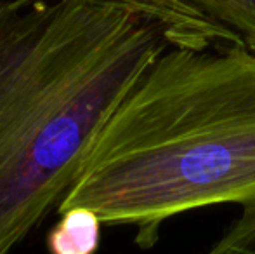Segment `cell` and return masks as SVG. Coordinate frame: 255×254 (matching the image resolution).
<instances>
[{"label":"cell","mask_w":255,"mask_h":254,"mask_svg":"<svg viewBox=\"0 0 255 254\" xmlns=\"http://www.w3.org/2000/svg\"><path fill=\"white\" fill-rule=\"evenodd\" d=\"M205 254H255V207L243 209Z\"/></svg>","instance_id":"obj_5"},{"label":"cell","mask_w":255,"mask_h":254,"mask_svg":"<svg viewBox=\"0 0 255 254\" xmlns=\"http://www.w3.org/2000/svg\"><path fill=\"white\" fill-rule=\"evenodd\" d=\"M170 45L137 0H0V254L59 206Z\"/></svg>","instance_id":"obj_1"},{"label":"cell","mask_w":255,"mask_h":254,"mask_svg":"<svg viewBox=\"0 0 255 254\" xmlns=\"http://www.w3.org/2000/svg\"><path fill=\"white\" fill-rule=\"evenodd\" d=\"M103 221L87 207L61 213L59 221L47 235L51 254H96L101 242Z\"/></svg>","instance_id":"obj_4"},{"label":"cell","mask_w":255,"mask_h":254,"mask_svg":"<svg viewBox=\"0 0 255 254\" xmlns=\"http://www.w3.org/2000/svg\"><path fill=\"white\" fill-rule=\"evenodd\" d=\"M163 23L174 47L240 45L255 52V0H139Z\"/></svg>","instance_id":"obj_3"},{"label":"cell","mask_w":255,"mask_h":254,"mask_svg":"<svg viewBox=\"0 0 255 254\" xmlns=\"http://www.w3.org/2000/svg\"><path fill=\"white\" fill-rule=\"evenodd\" d=\"M217 204L255 207V52L170 45L110 117L57 211L132 225L148 249L167 220Z\"/></svg>","instance_id":"obj_2"}]
</instances>
